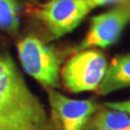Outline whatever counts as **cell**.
Masks as SVG:
<instances>
[{
  "label": "cell",
  "mask_w": 130,
  "mask_h": 130,
  "mask_svg": "<svg viewBox=\"0 0 130 130\" xmlns=\"http://www.w3.org/2000/svg\"><path fill=\"white\" fill-rule=\"evenodd\" d=\"M0 130H48L44 107L9 55L0 56Z\"/></svg>",
  "instance_id": "cell-1"
},
{
  "label": "cell",
  "mask_w": 130,
  "mask_h": 130,
  "mask_svg": "<svg viewBox=\"0 0 130 130\" xmlns=\"http://www.w3.org/2000/svg\"><path fill=\"white\" fill-rule=\"evenodd\" d=\"M17 49L24 70L46 89L60 86L61 61L53 47L35 36L21 39Z\"/></svg>",
  "instance_id": "cell-2"
},
{
  "label": "cell",
  "mask_w": 130,
  "mask_h": 130,
  "mask_svg": "<svg viewBox=\"0 0 130 130\" xmlns=\"http://www.w3.org/2000/svg\"><path fill=\"white\" fill-rule=\"evenodd\" d=\"M106 58L93 48L79 50L72 55L61 70L66 89L71 93L96 91L105 75Z\"/></svg>",
  "instance_id": "cell-3"
},
{
  "label": "cell",
  "mask_w": 130,
  "mask_h": 130,
  "mask_svg": "<svg viewBox=\"0 0 130 130\" xmlns=\"http://www.w3.org/2000/svg\"><path fill=\"white\" fill-rule=\"evenodd\" d=\"M90 11L84 0H49L34 10V17L51 39H59L74 30Z\"/></svg>",
  "instance_id": "cell-4"
},
{
  "label": "cell",
  "mask_w": 130,
  "mask_h": 130,
  "mask_svg": "<svg viewBox=\"0 0 130 130\" xmlns=\"http://www.w3.org/2000/svg\"><path fill=\"white\" fill-rule=\"evenodd\" d=\"M129 21L130 3L118 5L104 14L93 17L87 35L77 50L92 47L105 48L115 43Z\"/></svg>",
  "instance_id": "cell-5"
},
{
  "label": "cell",
  "mask_w": 130,
  "mask_h": 130,
  "mask_svg": "<svg viewBox=\"0 0 130 130\" xmlns=\"http://www.w3.org/2000/svg\"><path fill=\"white\" fill-rule=\"evenodd\" d=\"M48 101L61 130H85L90 118L98 108L93 99H72L54 89H47Z\"/></svg>",
  "instance_id": "cell-6"
},
{
  "label": "cell",
  "mask_w": 130,
  "mask_h": 130,
  "mask_svg": "<svg viewBox=\"0 0 130 130\" xmlns=\"http://www.w3.org/2000/svg\"><path fill=\"white\" fill-rule=\"evenodd\" d=\"M126 87H130V53L117 56L107 64L105 75L96 91L107 94Z\"/></svg>",
  "instance_id": "cell-7"
},
{
  "label": "cell",
  "mask_w": 130,
  "mask_h": 130,
  "mask_svg": "<svg viewBox=\"0 0 130 130\" xmlns=\"http://www.w3.org/2000/svg\"><path fill=\"white\" fill-rule=\"evenodd\" d=\"M85 130H130V116L99 105L90 118Z\"/></svg>",
  "instance_id": "cell-8"
},
{
  "label": "cell",
  "mask_w": 130,
  "mask_h": 130,
  "mask_svg": "<svg viewBox=\"0 0 130 130\" xmlns=\"http://www.w3.org/2000/svg\"><path fill=\"white\" fill-rule=\"evenodd\" d=\"M19 27V6L17 0H0V29L14 33Z\"/></svg>",
  "instance_id": "cell-9"
},
{
  "label": "cell",
  "mask_w": 130,
  "mask_h": 130,
  "mask_svg": "<svg viewBox=\"0 0 130 130\" xmlns=\"http://www.w3.org/2000/svg\"><path fill=\"white\" fill-rule=\"evenodd\" d=\"M90 10H93L99 6H104V5L109 4H127L130 3V0H84Z\"/></svg>",
  "instance_id": "cell-10"
},
{
  "label": "cell",
  "mask_w": 130,
  "mask_h": 130,
  "mask_svg": "<svg viewBox=\"0 0 130 130\" xmlns=\"http://www.w3.org/2000/svg\"><path fill=\"white\" fill-rule=\"evenodd\" d=\"M104 106L111 108L114 110L123 112L130 116V99L129 100H124V101H116V102H106L103 104Z\"/></svg>",
  "instance_id": "cell-11"
}]
</instances>
